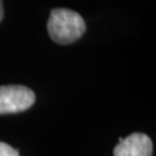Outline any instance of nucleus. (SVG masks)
<instances>
[{"instance_id":"1","label":"nucleus","mask_w":156,"mask_h":156,"mask_svg":"<svg viewBox=\"0 0 156 156\" xmlns=\"http://www.w3.org/2000/svg\"><path fill=\"white\" fill-rule=\"evenodd\" d=\"M86 31L82 16L67 8H55L51 11L48 21V33L58 44H71L79 39Z\"/></svg>"},{"instance_id":"2","label":"nucleus","mask_w":156,"mask_h":156,"mask_svg":"<svg viewBox=\"0 0 156 156\" xmlns=\"http://www.w3.org/2000/svg\"><path fill=\"white\" fill-rule=\"evenodd\" d=\"M35 100V93L26 86H0V115L26 111L33 106Z\"/></svg>"},{"instance_id":"3","label":"nucleus","mask_w":156,"mask_h":156,"mask_svg":"<svg viewBox=\"0 0 156 156\" xmlns=\"http://www.w3.org/2000/svg\"><path fill=\"white\" fill-rule=\"evenodd\" d=\"M153 142L151 138L144 133H132L127 138H119L113 149V156H151Z\"/></svg>"},{"instance_id":"4","label":"nucleus","mask_w":156,"mask_h":156,"mask_svg":"<svg viewBox=\"0 0 156 156\" xmlns=\"http://www.w3.org/2000/svg\"><path fill=\"white\" fill-rule=\"evenodd\" d=\"M0 156H20V154L13 147L0 141Z\"/></svg>"},{"instance_id":"5","label":"nucleus","mask_w":156,"mask_h":156,"mask_svg":"<svg viewBox=\"0 0 156 156\" xmlns=\"http://www.w3.org/2000/svg\"><path fill=\"white\" fill-rule=\"evenodd\" d=\"M4 17V7H2V0H0V21Z\"/></svg>"}]
</instances>
